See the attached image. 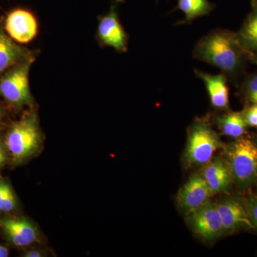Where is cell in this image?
<instances>
[{
    "label": "cell",
    "instance_id": "obj_1",
    "mask_svg": "<svg viewBox=\"0 0 257 257\" xmlns=\"http://www.w3.org/2000/svg\"><path fill=\"white\" fill-rule=\"evenodd\" d=\"M193 56L220 69L227 79H235L242 72L249 54L241 46L236 32L218 29L197 42Z\"/></svg>",
    "mask_w": 257,
    "mask_h": 257
},
{
    "label": "cell",
    "instance_id": "obj_2",
    "mask_svg": "<svg viewBox=\"0 0 257 257\" xmlns=\"http://www.w3.org/2000/svg\"><path fill=\"white\" fill-rule=\"evenodd\" d=\"M40 130L36 114L30 112L24 115L10 126L5 138V145L15 163L32 156L40 147Z\"/></svg>",
    "mask_w": 257,
    "mask_h": 257
},
{
    "label": "cell",
    "instance_id": "obj_3",
    "mask_svg": "<svg viewBox=\"0 0 257 257\" xmlns=\"http://www.w3.org/2000/svg\"><path fill=\"white\" fill-rule=\"evenodd\" d=\"M230 172L241 186L250 185L257 179V145L247 138H238L225 150Z\"/></svg>",
    "mask_w": 257,
    "mask_h": 257
},
{
    "label": "cell",
    "instance_id": "obj_4",
    "mask_svg": "<svg viewBox=\"0 0 257 257\" xmlns=\"http://www.w3.org/2000/svg\"><path fill=\"white\" fill-rule=\"evenodd\" d=\"M35 58L30 57L15 64L0 77V95L15 108L31 104L29 73Z\"/></svg>",
    "mask_w": 257,
    "mask_h": 257
},
{
    "label": "cell",
    "instance_id": "obj_5",
    "mask_svg": "<svg viewBox=\"0 0 257 257\" xmlns=\"http://www.w3.org/2000/svg\"><path fill=\"white\" fill-rule=\"evenodd\" d=\"M221 146L220 140L210 125L201 120L195 121L189 130L186 162L191 166L206 165Z\"/></svg>",
    "mask_w": 257,
    "mask_h": 257
},
{
    "label": "cell",
    "instance_id": "obj_6",
    "mask_svg": "<svg viewBox=\"0 0 257 257\" xmlns=\"http://www.w3.org/2000/svg\"><path fill=\"white\" fill-rule=\"evenodd\" d=\"M187 220L194 232L205 241L216 239L224 233L216 204L211 202L187 213Z\"/></svg>",
    "mask_w": 257,
    "mask_h": 257
},
{
    "label": "cell",
    "instance_id": "obj_7",
    "mask_svg": "<svg viewBox=\"0 0 257 257\" xmlns=\"http://www.w3.org/2000/svg\"><path fill=\"white\" fill-rule=\"evenodd\" d=\"M5 30L19 43H28L36 37L38 24L35 17L26 10L17 9L8 15Z\"/></svg>",
    "mask_w": 257,
    "mask_h": 257
},
{
    "label": "cell",
    "instance_id": "obj_8",
    "mask_svg": "<svg viewBox=\"0 0 257 257\" xmlns=\"http://www.w3.org/2000/svg\"><path fill=\"white\" fill-rule=\"evenodd\" d=\"M97 36L104 46L112 47L121 52L127 50V35L121 26L114 8L99 21Z\"/></svg>",
    "mask_w": 257,
    "mask_h": 257
},
{
    "label": "cell",
    "instance_id": "obj_9",
    "mask_svg": "<svg viewBox=\"0 0 257 257\" xmlns=\"http://www.w3.org/2000/svg\"><path fill=\"white\" fill-rule=\"evenodd\" d=\"M211 194L202 175L193 176L179 191L178 204L186 213L209 202Z\"/></svg>",
    "mask_w": 257,
    "mask_h": 257
},
{
    "label": "cell",
    "instance_id": "obj_10",
    "mask_svg": "<svg viewBox=\"0 0 257 257\" xmlns=\"http://www.w3.org/2000/svg\"><path fill=\"white\" fill-rule=\"evenodd\" d=\"M0 228L10 242L18 247L30 246L38 239L36 227L24 218H2Z\"/></svg>",
    "mask_w": 257,
    "mask_h": 257
},
{
    "label": "cell",
    "instance_id": "obj_11",
    "mask_svg": "<svg viewBox=\"0 0 257 257\" xmlns=\"http://www.w3.org/2000/svg\"><path fill=\"white\" fill-rule=\"evenodd\" d=\"M224 232L241 227L253 228L246 207L234 199H226L216 204Z\"/></svg>",
    "mask_w": 257,
    "mask_h": 257
},
{
    "label": "cell",
    "instance_id": "obj_12",
    "mask_svg": "<svg viewBox=\"0 0 257 257\" xmlns=\"http://www.w3.org/2000/svg\"><path fill=\"white\" fill-rule=\"evenodd\" d=\"M196 76L202 79L207 88L211 105L216 109H226L229 105L227 77L222 73L211 74L195 70Z\"/></svg>",
    "mask_w": 257,
    "mask_h": 257
},
{
    "label": "cell",
    "instance_id": "obj_13",
    "mask_svg": "<svg viewBox=\"0 0 257 257\" xmlns=\"http://www.w3.org/2000/svg\"><path fill=\"white\" fill-rule=\"evenodd\" d=\"M202 176L212 194L226 191L233 179L226 161L221 159H212L206 164Z\"/></svg>",
    "mask_w": 257,
    "mask_h": 257
},
{
    "label": "cell",
    "instance_id": "obj_14",
    "mask_svg": "<svg viewBox=\"0 0 257 257\" xmlns=\"http://www.w3.org/2000/svg\"><path fill=\"white\" fill-rule=\"evenodd\" d=\"M33 57V53L15 43L0 25V77L15 64Z\"/></svg>",
    "mask_w": 257,
    "mask_h": 257
},
{
    "label": "cell",
    "instance_id": "obj_15",
    "mask_svg": "<svg viewBox=\"0 0 257 257\" xmlns=\"http://www.w3.org/2000/svg\"><path fill=\"white\" fill-rule=\"evenodd\" d=\"M251 11L236 32L241 46L248 54L257 52V1L251 3Z\"/></svg>",
    "mask_w": 257,
    "mask_h": 257
},
{
    "label": "cell",
    "instance_id": "obj_16",
    "mask_svg": "<svg viewBox=\"0 0 257 257\" xmlns=\"http://www.w3.org/2000/svg\"><path fill=\"white\" fill-rule=\"evenodd\" d=\"M216 123L221 133L230 138H241L248 126L244 111L230 112L216 118Z\"/></svg>",
    "mask_w": 257,
    "mask_h": 257
},
{
    "label": "cell",
    "instance_id": "obj_17",
    "mask_svg": "<svg viewBox=\"0 0 257 257\" xmlns=\"http://www.w3.org/2000/svg\"><path fill=\"white\" fill-rule=\"evenodd\" d=\"M177 8L185 15L187 22L209 14L214 6L209 0H177Z\"/></svg>",
    "mask_w": 257,
    "mask_h": 257
},
{
    "label": "cell",
    "instance_id": "obj_18",
    "mask_svg": "<svg viewBox=\"0 0 257 257\" xmlns=\"http://www.w3.org/2000/svg\"><path fill=\"white\" fill-rule=\"evenodd\" d=\"M17 206L16 197L8 182L0 179V211L9 213L14 211Z\"/></svg>",
    "mask_w": 257,
    "mask_h": 257
},
{
    "label": "cell",
    "instance_id": "obj_19",
    "mask_svg": "<svg viewBox=\"0 0 257 257\" xmlns=\"http://www.w3.org/2000/svg\"><path fill=\"white\" fill-rule=\"evenodd\" d=\"M244 90L251 104H257V74H251L244 82Z\"/></svg>",
    "mask_w": 257,
    "mask_h": 257
},
{
    "label": "cell",
    "instance_id": "obj_20",
    "mask_svg": "<svg viewBox=\"0 0 257 257\" xmlns=\"http://www.w3.org/2000/svg\"><path fill=\"white\" fill-rule=\"evenodd\" d=\"M248 217L252 224L253 228L257 229V197H250L245 204Z\"/></svg>",
    "mask_w": 257,
    "mask_h": 257
},
{
    "label": "cell",
    "instance_id": "obj_21",
    "mask_svg": "<svg viewBox=\"0 0 257 257\" xmlns=\"http://www.w3.org/2000/svg\"><path fill=\"white\" fill-rule=\"evenodd\" d=\"M248 126H257V104H253L244 111Z\"/></svg>",
    "mask_w": 257,
    "mask_h": 257
},
{
    "label": "cell",
    "instance_id": "obj_22",
    "mask_svg": "<svg viewBox=\"0 0 257 257\" xmlns=\"http://www.w3.org/2000/svg\"><path fill=\"white\" fill-rule=\"evenodd\" d=\"M5 160H6V155H5V149L3 144L0 142V170L4 165Z\"/></svg>",
    "mask_w": 257,
    "mask_h": 257
},
{
    "label": "cell",
    "instance_id": "obj_23",
    "mask_svg": "<svg viewBox=\"0 0 257 257\" xmlns=\"http://www.w3.org/2000/svg\"><path fill=\"white\" fill-rule=\"evenodd\" d=\"M9 256V251L8 248L0 244V257H8Z\"/></svg>",
    "mask_w": 257,
    "mask_h": 257
},
{
    "label": "cell",
    "instance_id": "obj_24",
    "mask_svg": "<svg viewBox=\"0 0 257 257\" xmlns=\"http://www.w3.org/2000/svg\"><path fill=\"white\" fill-rule=\"evenodd\" d=\"M25 256L27 257H40L42 256L41 253L39 251L32 250V251H28L25 253Z\"/></svg>",
    "mask_w": 257,
    "mask_h": 257
},
{
    "label": "cell",
    "instance_id": "obj_25",
    "mask_svg": "<svg viewBox=\"0 0 257 257\" xmlns=\"http://www.w3.org/2000/svg\"><path fill=\"white\" fill-rule=\"evenodd\" d=\"M248 60L250 62H252L253 64L257 66V52H254V53L249 54V56H248Z\"/></svg>",
    "mask_w": 257,
    "mask_h": 257
},
{
    "label": "cell",
    "instance_id": "obj_26",
    "mask_svg": "<svg viewBox=\"0 0 257 257\" xmlns=\"http://www.w3.org/2000/svg\"><path fill=\"white\" fill-rule=\"evenodd\" d=\"M3 110H2L1 109H0V126H1L2 121H3Z\"/></svg>",
    "mask_w": 257,
    "mask_h": 257
},
{
    "label": "cell",
    "instance_id": "obj_27",
    "mask_svg": "<svg viewBox=\"0 0 257 257\" xmlns=\"http://www.w3.org/2000/svg\"><path fill=\"white\" fill-rule=\"evenodd\" d=\"M251 1V3H254V2H256L257 0H250Z\"/></svg>",
    "mask_w": 257,
    "mask_h": 257
}]
</instances>
